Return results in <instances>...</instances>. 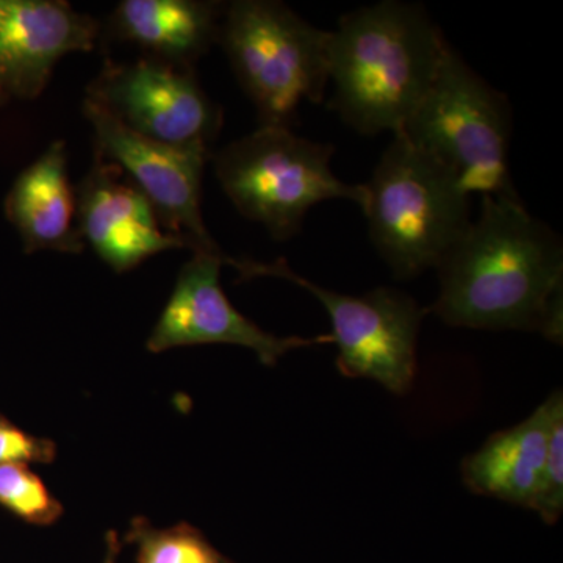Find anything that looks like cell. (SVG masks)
Instances as JSON below:
<instances>
[{"mask_svg":"<svg viewBox=\"0 0 563 563\" xmlns=\"http://www.w3.org/2000/svg\"><path fill=\"white\" fill-rule=\"evenodd\" d=\"M435 269L429 312L444 324L539 332L562 344V240L521 199L484 196L479 218Z\"/></svg>","mask_w":563,"mask_h":563,"instance_id":"obj_1","label":"cell"},{"mask_svg":"<svg viewBox=\"0 0 563 563\" xmlns=\"http://www.w3.org/2000/svg\"><path fill=\"white\" fill-rule=\"evenodd\" d=\"M448 46L420 3L384 0L346 13L329 40V106L361 135H398L432 87Z\"/></svg>","mask_w":563,"mask_h":563,"instance_id":"obj_2","label":"cell"},{"mask_svg":"<svg viewBox=\"0 0 563 563\" xmlns=\"http://www.w3.org/2000/svg\"><path fill=\"white\" fill-rule=\"evenodd\" d=\"M365 188L369 240L398 279L435 269L473 221L453 173L399 133Z\"/></svg>","mask_w":563,"mask_h":563,"instance_id":"obj_3","label":"cell"},{"mask_svg":"<svg viewBox=\"0 0 563 563\" xmlns=\"http://www.w3.org/2000/svg\"><path fill=\"white\" fill-rule=\"evenodd\" d=\"M329 40L277 0H233L222 13L220 40L258 125L292 129L302 102L318 106L329 84Z\"/></svg>","mask_w":563,"mask_h":563,"instance_id":"obj_4","label":"cell"},{"mask_svg":"<svg viewBox=\"0 0 563 563\" xmlns=\"http://www.w3.org/2000/svg\"><path fill=\"white\" fill-rule=\"evenodd\" d=\"M399 135L442 163L470 196L521 199L510 174L509 99L451 44L432 87Z\"/></svg>","mask_w":563,"mask_h":563,"instance_id":"obj_5","label":"cell"},{"mask_svg":"<svg viewBox=\"0 0 563 563\" xmlns=\"http://www.w3.org/2000/svg\"><path fill=\"white\" fill-rule=\"evenodd\" d=\"M333 152L332 144L303 139L292 129L258 125L211 158L233 207L276 242H288L317 203L344 199L365 209V185L346 184L333 174Z\"/></svg>","mask_w":563,"mask_h":563,"instance_id":"obj_6","label":"cell"},{"mask_svg":"<svg viewBox=\"0 0 563 563\" xmlns=\"http://www.w3.org/2000/svg\"><path fill=\"white\" fill-rule=\"evenodd\" d=\"M229 265L242 280L277 277L312 292L331 318L332 343L339 347L336 368L342 376L376 380L398 396L410 391L417 374L418 335L429 313L412 296L390 287L363 296L342 295L299 276L285 261L232 257Z\"/></svg>","mask_w":563,"mask_h":563,"instance_id":"obj_7","label":"cell"},{"mask_svg":"<svg viewBox=\"0 0 563 563\" xmlns=\"http://www.w3.org/2000/svg\"><path fill=\"white\" fill-rule=\"evenodd\" d=\"M85 101L143 139L173 147H207L222 129V110L191 68L144 57L107 62L88 84Z\"/></svg>","mask_w":563,"mask_h":563,"instance_id":"obj_8","label":"cell"},{"mask_svg":"<svg viewBox=\"0 0 563 563\" xmlns=\"http://www.w3.org/2000/svg\"><path fill=\"white\" fill-rule=\"evenodd\" d=\"M81 107L95 131L96 157L128 174L151 202L163 229L187 240L192 252L225 255L202 217V177L210 150L155 143L122 128L95 103L84 99Z\"/></svg>","mask_w":563,"mask_h":563,"instance_id":"obj_9","label":"cell"},{"mask_svg":"<svg viewBox=\"0 0 563 563\" xmlns=\"http://www.w3.org/2000/svg\"><path fill=\"white\" fill-rule=\"evenodd\" d=\"M229 255L192 252L181 266L165 309L146 342L152 354L199 344H235L274 366L290 351L332 343L331 335L277 336L240 313L221 287V266Z\"/></svg>","mask_w":563,"mask_h":563,"instance_id":"obj_10","label":"cell"},{"mask_svg":"<svg viewBox=\"0 0 563 563\" xmlns=\"http://www.w3.org/2000/svg\"><path fill=\"white\" fill-rule=\"evenodd\" d=\"M99 33L95 18L62 0H0V107L38 98L55 65L95 49Z\"/></svg>","mask_w":563,"mask_h":563,"instance_id":"obj_11","label":"cell"},{"mask_svg":"<svg viewBox=\"0 0 563 563\" xmlns=\"http://www.w3.org/2000/svg\"><path fill=\"white\" fill-rule=\"evenodd\" d=\"M76 203L85 243L114 273L131 272L158 252L191 250L187 240L163 229L146 196L122 179L113 163L95 158Z\"/></svg>","mask_w":563,"mask_h":563,"instance_id":"obj_12","label":"cell"},{"mask_svg":"<svg viewBox=\"0 0 563 563\" xmlns=\"http://www.w3.org/2000/svg\"><path fill=\"white\" fill-rule=\"evenodd\" d=\"M5 214L20 233L27 254L40 251L81 254L85 251L87 243L77 220L65 141H52L16 177L5 198Z\"/></svg>","mask_w":563,"mask_h":563,"instance_id":"obj_13","label":"cell"},{"mask_svg":"<svg viewBox=\"0 0 563 563\" xmlns=\"http://www.w3.org/2000/svg\"><path fill=\"white\" fill-rule=\"evenodd\" d=\"M224 5L209 0H122L109 18V31L154 60L192 69L218 44Z\"/></svg>","mask_w":563,"mask_h":563,"instance_id":"obj_14","label":"cell"},{"mask_svg":"<svg viewBox=\"0 0 563 563\" xmlns=\"http://www.w3.org/2000/svg\"><path fill=\"white\" fill-rule=\"evenodd\" d=\"M554 399L555 391L531 417L492 433L476 453L463 459L462 479L468 490L532 510L547 459Z\"/></svg>","mask_w":563,"mask_h":563,"instance_id":"obj_15","label":"cell"},{"mask_svg":"<svg viewBox=\"0 0 563 563\" xmlns=\"http://www.w3.org/2000/svg\"><path fill=\"white\" fill-rule=\"evenodd\" d=\"M122 543L135 550V563H235L190 523L157 528L143 515L133 517Z\"/></svg>","mask_w":563,"mask_h":563,"instance_id":"obj_16","label":"cell"},{"mask_svg":"<svg viewBox=\"0 0 563 563\" xmlns=\"http://www.w3.org/2000/svg\"><path fill=\"white\" fill-rule=\"evenodd\" d=\"M0 507L33 526L55 525L65 512L29 465H0Z\"/></svg>","mask_w":563,"mask_h":563,"instance_id":"obj_17","label":"cell"},{"mask_svg":"<svg viewBox=\"0 0 563 563\" xmlns=\"http://www.w3.org/2000/svg\"><path fill=\"white\" fill-rule=\"evenodd\" d=\"M532 510L547 525H555L563 512V396L555 391L547 459Z\"/></svg>","mask_w":563,"mask_h":563,"instance_id":"obj_18","label":"cell"},{"mask_svg":"<svg viewBox=\"0 0 563 563\" xmlns=\"http://www.w3.org/2000/svg\"><path fill=\"white\" fill-rule=\"evenodd\" d=\"M57 459V444L18 428L0 415V465H49Z\"/></svg>","mask_w":563,"mask_h":563,"instance_id":"obj_19","label":"cell"},{"mask_svg":"<svg viewBox=\"0 0 563 563\" xmlns=\"http://www.w3.org/2000/svg\"><path fill=\"white\" fill-rule=\"evenodd\" d=\"M122 550L120 533L110 529L106 533V554H103L102 563H118Z\"/></svg>","mask_w":563,"mask_h":563,"instance_id":"obj_20","label":"cell"}]
</instances>
